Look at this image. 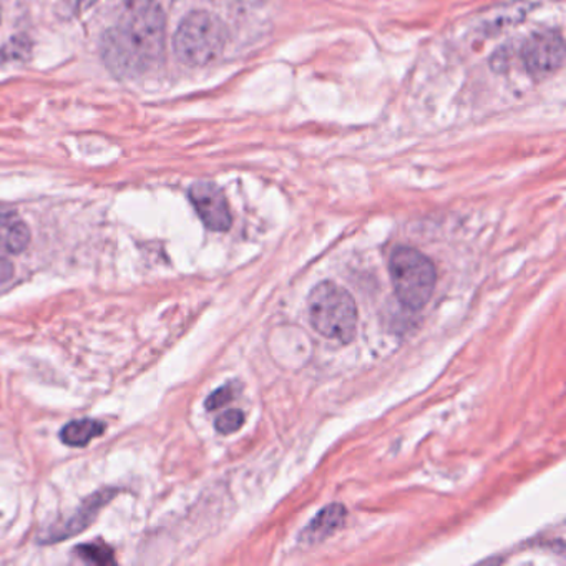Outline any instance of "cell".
Wrapping results in <instances>:
<instances>
[{"label":"cell","mask_w":566,"mask_h":566,"mask_svg":"<svg viewBox=\"0 0 566 566\" xmlns=\"http://www.w3.org/2000/svg\"><path fill=\"white\" fill-rule=\"evenodd\" d=\"M165 18L154 0H130L104 39V59L115 74H144L160 62Z\"/></svg>","instance_id":"1"},{"label":"cell","mask_w":566,"mask_h":566,"mask_svg":"<svg viewBox=\"0 0 566 566\" xmlns=\"http://www.w3.org/2000/svg\"><path fill=\"white\" fill-rule=\"evenodd\" d=\"M307 311L311 324L321 336L343 344L356 337L357 307L346 287L323 281L311 291Z\"/></svg>","instance_id":"2"},{"label":"cell","mask_w":566,"mask_h":566,"mask_svg":"<svg viewBox=\"0 0 566 566\" xmlns=\"http://www.w3.org/2000/svg\"><path fill=\"white\" fill-rule=\"evenodd\" d=\"M389 273L394 293L402 306L419 311L429 303L436 287L437 273L426 254L409 247L396 248L390 254Z\"/></svg>","instance_id":"3"},{"label":"cell","mask_w":566,"mask_h":566,"mask_svg":"<svg viewBox=\"0 0 566 566\" xmlns=\"http://www.w3.org/2000/svg\"><path fill=\"white\" fill-rule=\"evenodd\" d=\"M227 32L220 19L208 12L188 15L175 35V52L184 64L203 67L223 54Z\"/></svg>","instance_id":"4"},{"label":"cell","mask_w":566,"mask_h":566,"mask_svg":"<svg viewBox=\"0 0 566 566\" xmlns=\"http://www.w3.org/2000/svg\"><path fill=\"white\" fill-rule=\"evenodd\" d=\"M522 61L526 71L536 78L549 77L565 62V44L558 32H538L522 48Z\"/></svg>","instance_id":"5"},{"label":"cell","mask_w":566,"mask_h":566,"mask_svg":"<svg viewBox=\"0 0 566 566\" xmlns=\"http://www.w3.org/2000/svg\"><path fill=\"white\" fill-rule=\"evenodd\" d=\"M191 205L205 227L211 231H228L231 228V213L223 191L210 181H198L190 188Z\"/></svg>","instance_id":"6"},{"label":"cell","mask_w":566,"mask_h":566,"mask_svg":"<svg viewBox=\"0 0 566 566\" xmlns=\"http://www.w3.org/2000/svg\"><path fill=\"white\" fill-rule=\"evenodd\" d=\"M117 493V490H102V492L95 493L91 499L85 500L82 503L81 509L75 512V515L72 518H69L67 522L62 523V525L54 526V528L49 530L48 535L44 536V539L41 542L44 543H54V542H64L69 536L77 535V533L84 532L88 526L94 522L97 513L111 502L112 496Z\"/></svg>","instance_id":"7"},{"label":"cell","mask_w":566,"mask_h":566,"mask_svg":"<svg viewBox=\"0 0 566 566\" xmlns=\"http://www.w3.org/2000/svg\"><path fill=\"white\" fill-rule=\"evenodd\" d=\"M31 231L18 211L0 207V253L21 254L29 247Z\"/></svg>","instance_id":"8"},{"label":"cell","mask_w":566,"mask_h":566,"mask_svg":"<svg viewBox=\"0 0 566 566\" xmlns=\"http://www.w3.org/2000/svg\"><path fill=\"white\" fill-rule=\"evenodd\" d=\"M346 520V509L340 503H331L317 513L316 518L304 530L301 539L306 543H319L333 535L343 526Z\"/></svg>","instance_id":"9"},{"label":"cell","mask_w":566,"mask_h":566,"mask_svg":"<svg viewBox=\"0 0 566 566\" xmlns=\"http://www.w3.org/2000/svg\"><path fill=\"white\" fill-rule=\"evenodd\" d=\"M105 429L107 426L101 420H74L61 430V440L69 447H85L95 437H101Z\"/></svg>","instance_id":"10"},{"label":"cell","mask_w":566,"mask_h":566,"mask_svg":"<svg viewBox=\"0 0 566 566\" xmlns=\"http://www.w3.org/2000/svg\"><path fill=\"white\" fill-rule=\"evenodd\" d=\"M78 556L84 558L85 562L95 563V565H108L115 563L114 552L111 546L105 543H87V545L78 546Z\"/></svg>","instance_id":"11"},{"label":"cell","mask_w":566,"mask_h":566,"mask_svg":"<svg viewBox=\"0 0 566 566\" xmlns=\"http://www.w3.org/2000/svg\"><path fill=\"white\" fill-rule=\"evenodd\" d=\"M244 426V413L238 409L227 410V412L221 413L218 417L217 422H214V427H217L218 432L223 433V436H230V433L238 432L241 427Z\"/></svg>","instance_id":"12"},{"label":"cell","mask_w":566,"mask_h":566,"mask_svg":"<svg viewBox=\"0 0 566 566\" xmlns=\"http://www.w3.org/2000/svg\"><path fill=\"white\" fill-rule=\"evenodd\" d=\"M234 397V386L233 384H227V386L220 387V389L214 390L210 397H208L207 402H205V407L207 410H217L220 407L227 406L228 402H231Z\"/></svg>","instance_id":"13"},{"label":"cell","mask_w":566,"mask_h":566,"mask_svg":"<svg viewBox=\"0 0 566 566\" xmlns=\"http://www.w3.org/2000/svg\"><path fill=\"white\" fill-rule=\"evenodd\" d=\"M12 273H14V266H12L11 261L0 253V283L11 280Z\"/></svg>","instance_id":"14"},{"label":"cell","mask_w":566,"mask_h":566,"mask_svg":"<svg viewBox=\"0 0 566 566\" xmlns=\"http://www.w3.org/2000/svg\"><path fill=\"white\" fill-rule=\"evenodd\" d=\"M95 2H97V0H78V2H77L78 11H81V12L87 11V9H91L92 6L95 4Z\"/></svg>","instance_id":"15"}]
</instances>
